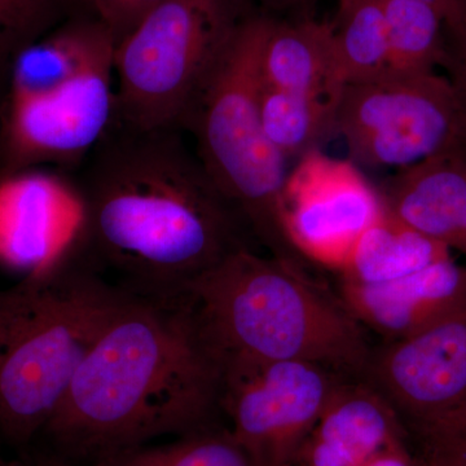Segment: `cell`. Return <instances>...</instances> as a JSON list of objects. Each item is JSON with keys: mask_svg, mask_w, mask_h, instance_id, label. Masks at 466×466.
<instances>
[{"mask_svg": "<svg viewBox=\"0 0 466 466\" xmlns=\"http://www.w3.org/2000/svg\"><path fill=\"white\" fill-rule=\"evenodd\" d=\"M437 8L443 17L446 32L466 24V0H421Z\"/></svg>", "mask_w": 466, "mask_h": 466, "instance_id": "cell-29", "label": "cell"}, {"mask_svg": "<svg viewBox=\"0 0 466 466\" xmlns=\"http://www.w3.org/2000/svg\"><path fill=\"white\" fill-rule=\"evenodd\" d=\"M451 257L449 248L385 210L361 235L337 272L339 284L377 285L406 278Z\"/></svg>", "mask_w": 466, "mask_h": 466, "instance_id": "cell-18", "label": "cell"}, {"mask_svg": "<svg viewBox=\"0 0 466 466\" xmlns=\"http://www.w3.org/2000/svg\"><path fill=\"white\" fill-rule=\"evenodd\" d=\"M96 466H253L228 429L210 425L162 446L137 447Z\"/></svg>", "mask_w": 466, "mask_h": 466, "instance_id": "cell-22", "label": "cell"}, {"mask_svg": "<svg viewBox=\"0 0 466 466\" xmlns=\"http://www.w3.org/2000/svg\"><path fill=\"white\" fill-rule=\"evenodd\" d=\"M339 97L299 94L263 85L259 110L266 137L287 161L321 149V144L336 135Z\"/></svg>", "mask_w": 466, "mask_h": 466, "instance_id": "cell-19", "label": "cell"}, {"mask_svg": "<svg viewBox=\"0 0 466 466\" xmlns=\"http://www.w3.org/2000/svg\"><path fill=\"white\" fill-rule=\"evenodd\" d=\"M115 36L96 17L63 21L12 58L8 97L23 99L50 94L78 75Z\"/></svg>", "mask_w": 466, "mask_h": 466, "instance_id": "cell-17", "label": "cell"}, {"mask_svg": "<svg viewBox=\"0 0 466 466\" xmlns=\"http://www.w3.org/2000/svg\"><path fill=\"white\" fill-rule=\"evenodd\" d=\"M222 366L183 293L127 296L92 343L43 433L95 464L214 424Z\"/></svg>", "mask_w": 466, "mask_h": 466, "instance_id": "cell-2", "label": "cell"}, {"mask_svg": "<svg viewBox=\"0 0 466 466\" xmlns=\"http://www.w3.org/2000/svg\"><path fill=\"white\" fill-rule=\"evenodd\" d=\"M7 56V54H5V51H3V48L0 47V61H2V58Z\"/></svg>", "mask_w": 466, "mask_h": 466, "instance_id": "cell-31", "label": "cell"}, {"mask_svg": "<svg viewBox=\"0 0 466 466\" xmlns=\"http://www.w3.org/2000/svg\"><path fill=\"white\" fill-rule=\"evenodd\" d=\"M272 17L256 11L202 85L180 128L195 142L211 182L269 256L306 271L280 216L287 159L260 121V55Z\"/></svg>", "mask_w": 466, "mask_h": 466, "instance_id": "cell-5", "label": "cell"}, {"mask_svg": "<svg viewBox=\"0 0 466 466\" xmlns=\"http://www.w3.org/2000/svg\"><path fill=\"white\" fill-rule=\"evenodd\" d=\"M0 466H8V465L5 464V462L2 461V459H0Z\"/></svg>", "mask_w": 466, "mask_h": 466, "instance_id": "cell-32", "label": "cell"}, {"mask_svg": "<svg viewBox=\"0 0 466 466\" xmlns=\"http://www.w3.org/2000/svg\"><path fill=\"white\" fill-rule=\"evenodd\" d=\"M72 184L42 171L0 177V263L32 274L66 253L82 226Z\"/></svg>", "mask_w": 466, "mask_h": 466, "instance_id": "cell-12", "label": "cell"}, {"mask_svg": "<svg viewBox=\"0 0 466 466\" xmlns=\"http://www.w3.org/2000/svg\"><path fill=\"white\" fill-rule=\"evenodd\" d=\"M92 15L115 36L116 45L124 39L142 18L162 0H86Z\"/></svg>", "mask_w": 466, "mask_h": 466, "instance_id": "cell-25", "label": "cell"}, {"mask_svg": "<svg viewBox=\"0 0 466 466\" xmlns=\"http://www.w3.org/2000/svg\"><path fill=\"white\" fill-rule=\"evenodd\" d=\"M320 0H251L260 12L269 16L284 18L314 17V9Z\"/></svg>", "mask_w": 466, "mask_h": 466, "instance_id": "cell-27", "label": "cell"}, {"mask_svg": "<svg viewBox=\"0 0 466 466\" xmlns=\"http://www.w3.org/2000/svg\"><path fill=\"white\" fill-rule=\"evenodd\" d=\"M330 26L346 86L388 75V26L382 0H339Z\"/></svg>", "mask_w": 466, "mask_h": 466, "instance_id": "cell-20", "label": "cell"}, {"mask_svg": "<svg viewBox=\"0 0 466 466\" xmlns=\"http://www.w3.org/2000/svg\"><path fill=\"white\" fill-rule=\"evenodd\" d=\"M336 135L358 167L407 168L441 156L465 157L464 119L447 76L385 75L345 86Z\"/></svg>", "mask_w": 466, "mask_h": 466, "instance_id": "cell-7", "label": "cell"}, {"mask_svg": "<svg viewBox=\"0 0 466 466\" xmlns=\"http://www.w3.org/2000/svg\"><path fill=\"white\" fill-rule=\"evenodd\" d=\"M39 466H75V465H72V462L66 461V460L51 459V460H47V461L43 462V464H41Z\"/></svg>", "mask_w": 466, "mask_h": 466, "instance_id": "cell-30", "label": "cell"}, {"mask_svg": "<svg viewBox=\"0 0 466 466\" xmlns=\"http://www.w3.org/2000/svg\"><path fill=\"white\" fill-rule=\"evenodd\" d=\"M251 0H162L116 45V124L180 128L202 85L257 11Z\"/></svg>", "mask_w": 466, "mask_h": 466, "instance_id": "cell-6", "label": "cell"}, {"mask_svg": "<svg viewBox=\"0 0 466 466\" xmlns=\"http://www.w3.org/2000/svg\"><path fill=\"white\" fill-rule=\"evenodd\" d=\"M69 0H0V47L14 56L58 26Z\"/></svg>", "mask_w": 466, "mask_h": 466, "instance_id": "cell-23", "label": "cell"}, {"mask_svg": "<svg viewBox=\"0 0 466 466\" xmlns=\"http://www.w3.org/2000/svg\"><path fill=\"white\" fill-rule=\"evenodd\" d=\"M260 75L267 87L341 96L346 85L330 23L314 17H272L260 55Z\"/></svg>", "mask_w": 466, "mask_h": 466, "instance_id": "cell-16", "label": "cell"}, {"mask_svg": "<svg viewBox=\"0 0 466 466\" xmlns=\"http://www.w3.org/2000/svg\"><path fill=\"white\" fill-rule=\"evenodd\" d=\"M223 370L309 361L360 379L363 327L308 272L250 248L233 251L180 291Z\"/></svg>", "mask_w": 466, "mask_h": 466, "instance_id": "cell-3", "label": "cell"}, {"mask_svg": "<svg viewBox=\"0 0 466 466\" xmlns=\"http://www.w3.org/2000/svg\"><path fill=\"white\" fill-rule=\"evenodd\" d=\"M381 192L349 158L315 149L288 171L280 216L306 262L339 271L364 232L385 213Z\"/></svg>", "mask_w": 466, "mask_h": 466, "instance_id": "cell-10", "label": "cell"}, {"mask_svg": "<svg viewBox=\"0 0 466 466\" xmlns=\"http://www.w3.org/2000/svg\"><path fill=\"white\" fill-rule=\"evenodd\" d=\"M388 26V75L437 72L446 60L443 17L421 0H382Z\"/></svg>", "mask_w": 466, "mask_h": 466, "instance_id": "cell-21", "label": "cell"}, {"mask_svg": "<svg viewBox=\"0 0 466 466\" xmlns=\"http://www.w3.org/2000/svg\"><path fill=\"white\" fill-rule=\"evenodd\" d=\"M346 377L309 361L227 368L220 412L251 465L297 466L306 438Z\"/></svg>", "mask_w": 466, "mask_h": 466, "instance_id": "cell-8", "label": "cell"}, {"mask_svg": "<svg viewBox=\"0 0 466 466\" xmlns=\"http://www.w3.org/2000/svg\"><path fill=\"white\" fill-rule=\"evenodd\" d=\"M422 466H466V404L410 433Z\"/></svg>", "mask_w": 466, "mask_h": 466, "instance_id": "cell-24", "label": "cell"}, {"mask_svg": "<svg viewBox=\"0 0 466 466\" xmlns=\"http://www.w3.org/2000/svg\"><path fill=\"white\" fill-rule=\"evenodd\" d=\"M361 381L388 401L407 433L466 404V309L372 349Z\"/></svg>", "mask_w": 466, "mask_h": 466, "instance_id": "cell-11", "label": "cell"}, {"mask_svg": "<svg viewBox=\"0 0 466 466\" xmlns=\"http://www.w3.org/2000/svg\"><path fill=\"white\" fill-rule=\"evenodd\" d=\"M126 296L75 245L0 288V433L9 443L26 446L43 433Z\"/></svg>", "mask_w": 466, "mask_h": 466, "instance_id": "cell-4", "label": "cell"}, {"mask_svg": "<svg viewBox=\"0 0 466 466\" xmlns=\"http://www.w3.org/2000/svg\"><path fill=\"white\" fill-rule=\"evenodd\" d=\"M406 440L390 404L366 382L346 377L306 438L297 466H368Z\"/></svg>", "mask_w": 466, "mask_h": 466, "instance_id": "cell-14", "label": "cell"}, {"mask_svg": "<svg viewBox=\"0 0 466 466\" xmlns=\"http://www.w3.org/2000/svg\"><path fill=\"white\" fill-rule=\"evenodd\" d=\"M368 466H422L421 460L410 447V440L400 441L383 451Z\"/></svg>", "mask_w": 466, "mask_h": 466, "instance_id": "cell-28", "label": "cell"}, {"mask_svg": "<svg viewBox=\"0 0 466 466\" xmlns=\"http://www.w3.org/2000/svg\"><path fill=\"white\" fill-rule=\"evenodd\" d=\"M116 45L50 94L8 97L0 133V177L43 164L79 167L108 131L116 106Z\"/></svg>", "mask_w": 466, "mask_h": 466, "instance_id": "cell-9", "label": "cell"}, {"mask_svg": "<svg viewBox=\"0 0 466 466\" xmlns=\"http://www.w3.org/2000/svg\"><path fill=\"white\" fill-rule=\"evenodd\" d=\"M380 192L392 216L466 257V158L441 156L401 168Z\"/></svg>", "mask_w": 466, "mask_h": 466, "instance_id": "cell-15", "label": "cell"}, {"mask_svg": "<svg viewBox=\"0 0 466 466\" xmlns=\"http://www.w3.org/2000/svg\"><path fill=\"white\" fill-rule=\"evenodd\" d=\"M447 50L443 69H446L447 78L450 79L464 119L465 157H466V24L458 29L446 32Z\"/></svg>", "mask_w": 466, "mask_h": 466, "instance_id": "cell-26", "label": "cell"}, {"mask_svg": "<svg viewBox=\"0 0 466 466\" xmlns=\"http://www.w3.org/2000/svg\"><path fill=\"white\" fill-rule=\"evenodd\" d=\"M183 133L112 121L75 186L84 210L76 250L135 293H179L233 251L250 248L249 232Z\"/></svg>", "mask_w": 466, "mask_h": 466, "instance_id": "cell-1", "label": "cell"}, {"mask_svg": "<svg viewBox=\"0 0 466 466\" xmlns=\"http://www.w3.org/2000/svg\"><path fill=\"white\" fill-rule=\"evenodd\" d=\"M339 302L361 327L397 341L466 309V265L451 257L389 283L339 284Z\"/></svg>", "mask_w": 466, "mask_h": 466, "instance_id": "cell-13", "label": "cell"}]
</instances>
